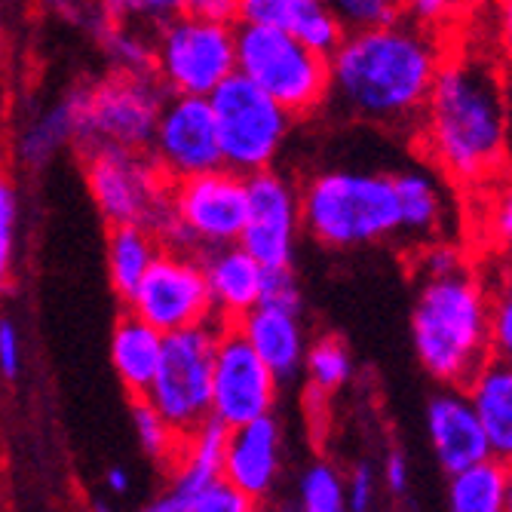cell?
Returning a JSON list of instances; mask_svg holds the SVG:
<instances>
[{"label":"cell","instance_id":"1","mask_svg":"<svg viewBox=\"0 0 512 512\" xmlns=\"http://www.w3.org/2000/svg\"><path fill=\"white\" fill-rule=\"evenodd\" d=\"M445 43L436 28L408 16L347 31L329 53V99L350 120L399 129L417 123L430 96Z\"/></svg>","mask_w":512,"mask_h":512},{"label":"cell","instance_id":"2","mask_svg":"<svg viewBox=\"0 0 512 512\" xmlns=\"http://www.w3.org/2000/svg\"><path fill=\"white\" fill-rule=\"evenodd\" d=\"M417 123L430 160L451 181L479 184L506 163L509 117L503 80L479 56H445Z\"/></svg>","mask_w":512,"mask_h":512},{"label":"cell","instance_id":"3","mask_svg":"<svg viewBox=\"0 0 512 512\" xmlns=\"http://www.w3.org/2000/svg\"><path fill=\"white\" fill-rule=\"evenodd\" d=\"M488 307V289L467 267L424 276L411 310V341L433 381L463 387L491 356Z\"/></svg>","mask_w":512,"mask_h":512},{"label":"cell","instance_id":"4","mask_svg":"<svg viewBox=\"0 0 512 512\" xmlns=\"http://www.w3.org/2000/svg\"><path fill=\"white\" fill-rule=\"evenodd\" d=\"M301 230L332 252L390 243L399 234L393 175L381 169H322L298 188Z\"/></svg>","mask_w":512,"mask_h":512},{"label":"cell","instance_id":"5","mask_svg":"<svg viewBox=\"0 0 512 512\" xmlns=\"http://www.w3.org/2000/svg\"><path fill=\"white\" fill-rule=\"evenodd\" d=\"M237 74L252 80L261 92L286 108L292 117H307L329 99V56L310 50L295 34L240 22Z\"/></svg>","mask_w":512,"mask_h":512},{"label":"cell","instance_id":"6","mask_svg":"<svg viewBox=\"0 0 512 512\" xmlns=\"http://www.w3.org/2000/svg\"><path fill=\"white\" fill-rule=\"evenodd\" d=\"M246 221V175L215 166L209 172L169 184L166 218L157 237L169 249L212 252L240 240Z\"/></svg>","mask_w":512,"mask_h":512},{"label":"cell","instance_id":"7","mask_svg":"<svg viewBox=\"0 0 512 512\" xmlns=\"http://www.w3.org/2000/svg\"><path fill=\"white\" fill-rule=\"evenodd\" d=\"M221 166L240 175L270 169L292 132V114L243 74H230L209 92Z\"/></svg>","mask_w":512,"mask_h":512},{"label":"cell","instance_id":"8","mask_svg":"<svg viewBox=\"0 0 512 512\" xmlns=\"http://www.w3.org/2000/svg\"><path fill=\"white\" fill-rule=\"evenodd\" d=\"M237 71L234 22H212L191 13L163 19L151 46V74L166 96H209Z\"/></svg>","mask_w":512,"mask_h":512},{"label":"cell","instance_id":"9","mask_svg":"<svg viewBox=\"0 0 512 512\" xmlns=\"http://www.w3.org/2000/svg\"><path fill=\"white\" fill-rule=\"evenodd\" d=\"M166 89L151 71H117L96 86L80 89V148H129L148 151Z\"/></svg>","mask_w":512,"mask_h":512},{"label":"cell","instance_id":"10","mask_svg":"<svg viewBox=\"0 0 512 512\" xmlns=\"http://www.w3.org/2000/svg\"><path fill=\"white\" fill-rule=\"evenodd\" d=\"M215 338L218 325L212 322L163 335L160 365L142 396L181 439L209 421Z\"/></svg>","mask_w":512,"mask_h":512},{"label":"cell","instance_id":"11","mask_svg":"<svg viewBox=\"0 0 512 512\" xmlns=\"http://www.w3.org/2000/svg\"><path fill=\"white\" fill-rule=\"evenodd\" d=\"M86 188L99 215L114 224H145L157 234L166 218L169 178L157 169L148 151L129 148H86Z\"/></svg>","mask_w":512,"mask_h":512},{"label":"cell","instance_id":"12","mask_svg":"<svg viewBox=\"0 0 512 512\" xmlns=\"http://www.w3.org/2000/svg\"><path fill=\"white\" fill-rule=\"evenodd\" d=\"M126 307L163 335L212 322L203 261L194 252L160 249L129 292Z\"/></svg>","mask_w":512,"mask_h":512},{"label":"cell","instance_id":"13","mask_svg":"<svg viewBox=\"0 0 512 512\" xmlns=\"http://www.w3.org/2000/svg\"><path fill=\"white\" fill-rule=\"evenodd\" d=\"M279 381L246 344L234 322L218 325L215 356H212V393L209 417L221 427L234 430L264 414H273Z\"/></svg>","mask_w":512,"mask_h":512},{"label":"cell","instance_id":"14","mask_svg":"<svg viewBox=\"0 0 512 512\" xmlns=\"http://www.w3.org/2000/svg\"><path fill=\"white\" fill-rule=\"evenodd\" d=\"M298 237L301 203L289 175L273 166L246 175V221L237 243L264 270H286L295 264Z\"/></svg>","mask_w":512,"mask_h":512},{"label":"cell","instance_id":"15","mask_svg":"<svg viewBox=\"0 0 512 512\" xmlns=\"http://www.w3.org/2000/svg\"><path fill=\"white\" fill-rule=\"evenodd\" d=\"M148 154L169 181H181L221 166L218 132L209 99L166 96L157 114Z\"/></svg>","mask_w":512,"mask_h":512},{"label":"cell","instance_id":"16","mask_svg":"<svg viewBox=\"0 0 512 512\" xmlns=\"http://www.w3.org/2000/svg\"><path fill=\"white\" fill-rule=\"evenodd\" d=\"M283 473V424L273 414L227 430L221 476L255 500H267Z\"/></svg>","mask_w":512,"mask_h":512},{"label":"cell","instance_id":"17","mask_svg":"<svg viewBox=\"0 0 512 512\" xmlns=\"http://www.w3.org/2000/svg\"><path fill=\"white\" fill-rule=\"evenodd\" d=\"M427 433L439 467L448 476L494 457L463 387H445L427 402Z\"/></svg>","mask_w":512,"mask_h":512},{"label":"cell","instance_id":"18","mask_svg":"<svg viewBox=\"0 0 512 512\" xmlns=\"http://www.w3.org/2000/svg\"><path fill=\"white\" fill-rule=\"evenodd\" d=\"M234 325L246 338V344L261 356V362L273 371L279 384L298 378L307 353V332L298 307L258 301Z\"/></svg>","mask_w":512,"mask_h":512},{"label":"cell","instance_id":"19","mask_svg":"<svg viewBox=\"0 0 512 512\" xmlns=\"http://www.w3.org/2000/svg\"><path fill=\"white\" fill-rule=\"evenodd\" d=\"M200 261L212 301V316L224 322H237L246 310H252L261 301L267 270L240 243L218 246L206 252V258Z\"/></svg>","mask_w":512,"mask_h":512},{"label":"cell","instance_id":"20","mask_svg":"<svg viewBox=\"0 0 512 512\" xmlns=\"http://www.w3.org/2000/svg\"><path fill=\"white\" fill-rule=\"evenodd\" d=\"M393 194L399 209L396 240L427 246L445 234L448 194L436 172H430L427 166H405L393 172Z\"/></svg>","mask_w":512,"mask_h":512},{"label":"cell","instance_id":"21","mask_svg":"<svg viewBox=\"0 0 512 512\" xmlns=\"http://www.w3.org/2000/svg\"><path fill=\"white\" fill-rule=\"evenodd\" d=\"M237 19L289 31L322 56H329L344 37L325 0H237Z\"/></svg>","mask_w":512,"mask_h":512},{"label":"cell","instance_id":"22","mask_svg":"<svg viewBox=\"0 0 512 512\" xmlns=\"http://www.w3.org/2000/svg\"><path fill=\"white\" fill-rule=\"evenodd\" d=\"M470 408L491 445L494 457L509 460L512 454V368L500 356H488L473 378L463 384Z\"/></svg>","mask_w":512,"mask_h":512},{"label":"cell","instance_id":"23","mask_svg":"<svg viewBox=\"0 0 512 512\" xmlns=\"http://www.w3.org/2000/svg\"><path fill=\"white\" fill-rule=\"evenodd\" d=\"M163 353V332L135 313H123L111 332V365L132 399H142Z\"/></svg>","mask_w":512,"mask_h":512},{"label":"cell","instance_id":"24","mask_svg":"<svg viewBox=\"0 0 512 512\" xmlns=\"http://www.w3.org/2000/svg\"><path fill=\"white\" fill-rule=\"evenodd\" d=\"M512 473L509 460L485 457L448 476V512H509Z\"/></svg>","mask_w":512,"mask_h":512},{"label":"cell","instance_id":"25","mask_svg":"<svg viewBox=\"0 0 512 512\" xmlns=\"http://www.w3.org/2000/svg\"><path fill=\"white\" fill-rule=\"evenodd\" d=\"M224 442H227V427L218 421H203L191 436L181 439L178 457L172 463V485L175 491L188 494L191 500L221 479V460H224Z\"/></svg>","mask_w":512,"mask_h":512},{"label":"cell","instance_id":"26","mask_svg":"<svg viewBox=\"0 0 512 512\" xmlns=\"http://www.w3.org/2000/svg\"><path fill=\"white\" fill-rule=\"evenodd\" d=\"M160 252V237L145 224H114L108 234V279L111 289L126 301L135 283L142 279L154 255Z\"/></svg>","mask_w":512,"mask_h":512},{"label":"cell","instance_id":"27","mask_svg":"<svg viewBox=\"0 0 512 512\" xmlns=\"http://www.w3.org/2000/svg\"><path fill=\"white\" fill-rule=\"evenodd\" d=\"M77 120H80V89L68 92V96L43 111L22 135V160L25 166H46L56 151L77 138Z\"/></svg>","mask_w":512,"mask_h":512},{"label":"cell","instance_id":"28","mask_svg":"<svg viewBox=\"0 0 512 512\" xmlns=\"http://www.w3.org/2000/svg\"><path fill=\"white\" fill-rule=\"evenodd\" d=\"M301 371L307 375L313 393L329 396L350 381L353 359H350V350L338 338H319V341L307 344Z\"/></svg>","mask_w":512,"mask_h":512},{"label":"cell","instance_id":"29","mask_svg":"<svg viewBox=\"0 0 512 512\" xmlns=\"http://www.w3.org/2000/svg\"><path fill=\"white\" fill-rule=\"evenodd\" d=\"M132 427H135L138 442H142V451L151 460H157V463H163V467L172 470L178 448H181V436L172 433V427L145 399H132Z\"/></svg>","mask_w":512,"mask_h":512},{"label":"cell","instance_id":"30","mask_svg":"<svg viewBox=\"0 0 512 512\" xmlns=\"http://www.w3.org/2000/svg\"><path fill=\"white\" fill-rule=\"evenodd\" d=\"M298 512H347L344 479L332 463H313L298 482Z\"/></svg>","mask_w":512,"mask_h":512},{"label":"cell","instance_id":"31","mask_svg":"<svg viewBox=\"0 0 512 512\" xmlns=\"http://www.w3.org/2000/svg\"><path fill=\"white\" fill-rule=\"evenodd\" d=\"M325 7L332 10L338 25L347 31H365L381 28L405 16L402 0H325Z\"/></svg>","mask_w":512,"mask_h":512},{"label":"cell","instance_id":"32","mask_svg":"<svg viewBox=\"0 0 512 512\" xmlns=\"http://www.w3.org/2000/svg\"><path fill=\"white\" fill-rule=\"evenodd\" d=\"M16 230H19V200L16 188L0 178V289H7L16 258Z\"/></svg>","mask_w":512,"mask_h":512},{"label":"cell","instance_id":"33","mask_svg":"<svg viewBox=\"0 0 512 512\" xmlns=\"http://www.w3.org/2000/svg\"><path fill=\"white\" fill-rule=\"evenodd\" d=\"M188 512H261V500L240 491L234 482L224 476L206 485L188 506Z\"/></svg>","mask_w":512,"mask_h":512},{"label":"cell","instance_id":"34","mask_svg":"<svg viewBox=\"0 0 512 512\" xmlns=\"http://www.w3.org/2000/svg\"><path fill=\"white\" fill-rule=\"evenodd\" d=\"M488 344H491V356L506 359L512 350V298L503 289L500 295H491V307H488Z\"/></svg>","mask_w":512,"mask_h":512},{"label":"cell","instance_id":"35","mask_svg":"<svg viewBox=\"0 0 512 512\" xmlns=\"http://www.w3.org/2000/svg\"><path fill=\"white\" fill-rule=\"evenodd\" d=\"M405 7V16L421 22V25H430V28H445L463 7H467V0H402Z\"/></svg>","mask_w":512,"mask_h":512},{"label":"cell","instance_id":"36","mask_svg":"<svg viewBox=\"0 0 512 512\" xmlns=\"http://www.w3.org/2000/svg\"><path fill=\"white\" fill-rule=\"evenodd\" d=\"M261 301L283 304V307H298L301 310V286H298L292 267H286V270H267L264 273Z\"/></svg>","mask_w":512,"mask_h":512},{"label":"cell","instance_id":"37","mask_svg":"<svg viewBox=\"0 0 512 512\" xmlns=\"http://www.w3.org/2000/svg\"><path fill=\"white\" fill-rule=\"evenodd\" d=\"M22 371V338L10 316H0V378H19Z\"/></svg>","mask_w":512,"mask_h":512},{"label":"cell","instance_id":"38","mask_svg":"<svg viewBox=\"0 0 512 512\" xmlns=\"http://www.w3.org/2000/svg\"><path fill=\"white\" fill-rule=\"evenodd\" d=\"M344 503L347 512H371L375 506V473L365 463L350 473V482L344 485Z\"/></svg>","mask_w":512,"mask_h":512},{"label":"cell","instance_id":"39","mask_svg":"<svg viewBox=\"0 0 512 512\" xmlns=\"http://www.w3.org/2000/svg\"><path fill=\"white\" fill-rule=\"evenodd\" d=\"M120 10H126L129 16H142V19H169L175 13H181V0H114Z\"/></svg>","mask_w":512,"mask_h":512},{"label":"cell","instance_id":"40","mask_svg":"<svg viewBox=\"0 0 512 512\" xmlns=\"http://www.w3.org/2000/svg\"><path fill=\"white\" fill-rule=\"evenodd\" d=\"M181 13L212 19V22H234L237 0H181Z\"/></svg>","mask_w":512,"mask_h":512},{"label":"cell","instance_id":"41","mask_svg":"<svg viewBox=\"0 0 512 512\" xmlns=\"http://www.w3.org/2000/svg\"><path fill=\"white\" fill-rule=\"evenodd\" d=\"M384 479H387V488H390L393 494H405V488H408V460H405L402 451H390V454H387Z\"/></svg>","mask_w":512,"mask_h":512},{"label":"cell","instance_id":"42","mask_svg":"<svg viewBox=\"0 0 512 512\" xmlns=\"http://www.w3.org/2000/svg\"><path fill=\"white\" fill-rule=\"evenodd\" d=\"M188 506H191V497L188 494L169 488V491H163L157 500H151L145 509H138V512H188Z\"/></svg>","mask_w":512,"mask_h":512},{"label":"cell","instance_id":"43","mask_svg":"<svg viewBox=\"0 0 512 512\" xmlns=\"http://www.w3.org/2000/svg\"><path fill=\"white\" fill-rule=\"evenodd\" d=\"M129 485H132L129 470H123V467H111V470L105 473V488H108L114 497L126 494V491H129Z\"/></svg>","mask_w":512,"mask_h":512}]
</instances>
